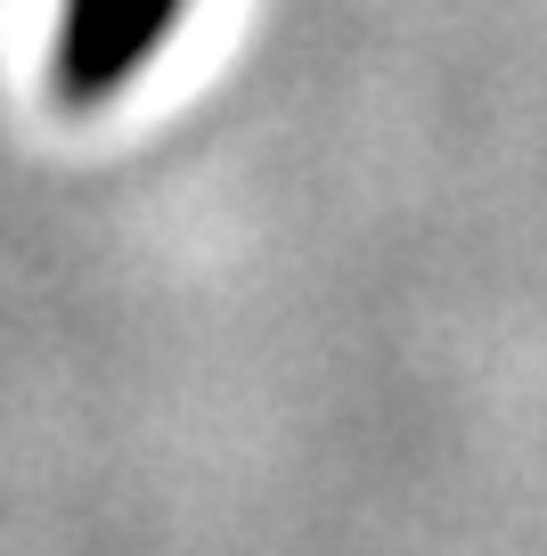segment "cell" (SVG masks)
I'll use <instances>...</instances> for the list:
<instances>
[{
	"label": "cell",
	"mask_w": 547,
	"mask_h": 556,
	"mask_svg": "<svg viewBox=\"0 0 547 556\" xmlns=\"http://www.w3.org/2000/svg\"><path fill=\"white\" fill-rule=\"evenodd\" d=\"M189 9L196 0H58L50 58H41L50 99L66 115H99L164 58V41L180 34Z\"/></svg>",
	"instance_id": "6da1fadb"
}]
</instances>
